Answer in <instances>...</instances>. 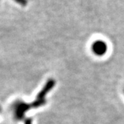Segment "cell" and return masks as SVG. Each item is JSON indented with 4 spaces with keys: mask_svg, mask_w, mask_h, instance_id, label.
I'll return each instance as SVG.
<instances>
[{
    "mask_svg": "<svg viewBox=\"0 0 124 124\" xmlns=\"http://www.w3.org/2000/svg\"><path fill=\"white\" fill-rule=\"evenodd\" d=\"M108 45L103 40L98 39L94 41L91 46L93 53L97 56H103L108 51Z\"/></svg>",
    "mask_w": 124,
    "mask_h": 124,
    "instance_id": "obj_1",
    "label": "cell"
}]
</instances>
